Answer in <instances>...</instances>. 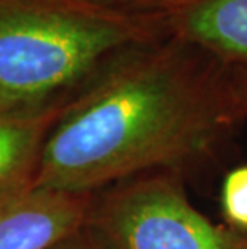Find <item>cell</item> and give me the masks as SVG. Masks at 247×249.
<instances>
[{
    "label": "cell",
    "mask_w": 247,
    "mask_h": 249,
    "mask_svg": "<svg viewBox=\"0 0 247 249\" xmlns=\"http://www.w3.org/2000/svg\"><path fill=\"white\" fill-rule=\"evenodd\" d=\"M56 113L55 107L0 111V198L34 182L42 145Z\"/></svg>",
    "instance_id": "6"
},
{
    "label": "cell",
    "mask_w": 247,
    "mask_h": 249,
    "mask_svg": "<svg viewBox=\"0 0 247 249\" xmlns=\"http://www.w3.org/2000/svg\"><path fill=\"white\" fill-rule=\"evenodd\" d=\"M234 68L169 34L109 60L58 113L34 183L92 196L204 161L246 119Z\"/></svg>",
    "instance_id": "1"
},
{
    "label": "cell",
    "mask_w": 247,
    "mask_h": 249,
    "mask_svg": "<svg viewBox=\"0 0 247 249\" xmlns=\"http://www.w3.org/2000/svg\"><path fill=\"white\" fill-rule=\"evenodd\" d=\"M165 34L162 18L74 0H0V111L53 107L114 56Z\"/></svg>",
    "instance_id": "2"
},
{
    "label": "cell",
    "mask_w": 247,
    "mask_h": 249,
    "mask_svg": "<svg viewBox=\"0 0 247 249\" xmlns=\"http://www.w3.org/2000/svg\"><path fill=\"white\" fill-rule=\"evenodd\" d=\"M47 249H103L99 243L93 238V235L85 225L82 229L72 231L71 235L61 238L60 241L53 243Z\"/></svg>",
    "instance_id": "9"
},
{
    "label": "cell",
    "mask_w": 247,
    "mask_h": 249,
    "mask_svg": "<svg viewBox=\"0 0 247 249\" xmlns=\"http://www.w3.org/2000/svg\"><path fill=\"white\" fill-rule=\"evenodd\" d=\"M234 70H236V76H238L239 92L241 97H243V103L247 113V68H234Z\"/></svg>",
    "instance_id": "10"
},
{
    "label": "cell",
    "mask_w": 247,
    "mask_h": 249,
    "mask_svg": "<svg viewBox=\"0 0 247 249\" xmlns=\"http://www.w3.org/2000/svg\"><path fill=\"white\" fill-rule=\"evenodd\" d=\"M85 227L103 249H247V233L194 208L177 172H149L93 195Z\"/></svg>",
    "instance_id": "3"
},
{
    "label": "cell",
    "mask_w": 247,
    "mask_h": 249,
    "mask_svg": "<svg viewBox=\"0 0 247 249\" xmlns=\"http://www.w3.org/2000/svg\"><path fill=\"white\" fill-rule=\"evenodd\" d=\"M222 211L231 229L247 233V166L231 169L225 177Z\"/></svg>",
    "instance_id": "7"
},
{
    "label": "cell",
    "mask_w": 247,
    "mask_h": 249,
    "mask_svg": "<svg viewBox=\"0 0 247 249\" xmlns=\"http://www.w3.org/2000/svg\"><path fill=\"white\" fill-rule=\"evenodd\" d=\"M92 198L34 182L2 196L0 249H47L85 225Z\"/></svg>",
    "instance_id": "4"
},
{
    "label": "cell",
    "mask_w": 247,
    "mask_h": 249,
    "mask_svg": "<svg viewBox=\"0 0 247 249\" xmlns=\"http://www.w3.org/2000/svg\"><path fill=\"white\" fill-rule=\"evenodd\" d=\"M74 2L101 10H109V12L162 18L172 8H175L181 0H74Z\"/></svg>",
    "instance_id": "8"
},
{
    "label": "cell",
    "mask_w": 247,
    "mask_h": 249,
    "mask_svg": "<svg viewBox=\"0 0 247 249\" xmlns=\"http://www.w3.org/2000/svg\"><path fill=\"white\" fill-rule=\"evenodd\" d=\"M162 24L222 65L247 68V0H181Z\"/></svg>",
    "instance_id": "5"
}]
</instances>
